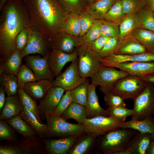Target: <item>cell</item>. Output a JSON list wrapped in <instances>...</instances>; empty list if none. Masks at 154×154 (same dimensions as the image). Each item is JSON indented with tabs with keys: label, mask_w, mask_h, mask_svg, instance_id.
I'll list each match as a JSON object with an SVG mask.
<instances>
[{
	"label": "cell",
	"mask_w": 154,
	"mask_h": 154,
	"mask_svg": "<svg viewBox=\"0 0 154 154\" xmlns=\"http://www.w3.org/2000/svg\"><path fill=\"white\" fill-rule=\"evenodd\" d=\"M0 62L17 49L16 40L23 29L30 27L24 0H7L0 9Z\"/></svg>",
	"instance_id": "cell-1"
},
{
	"label": "cell",
	"mask_w": 154,
	"mask_h": 154,
	"mask_svg": "<svg viewBox=\"0 0 154 154\" xmlns=\"http://www.w3.org/2000/svg\"><path fill=\"white\" fill-rule=\"evenodd\" d=\"M30 27L48 38L59 32L70 12L57 0H24Z\"/></svg>",
	"instance_id": "cell-2"
},
{
	"label": "cell",
	"mask_w": 154,
	"mask_h": 154,
	"mask_svg": "<svg viewBox=\"0 0 154 154\" xmlns=\"http://www.w3.org/2000/svg\"><path fill=\"white\" fill-rule=\"evenodd\" d=\"M137 131L129 128L118 127L97 136L94 154H115L126 149Z\"/></svg>",
	"instance_id": "cell-3"
},
{
	"label": "cell",
	"mask_w": 154,
	"mask_h": 154,
	"mask_svg": "<svg viewBox=\"0 0 154 154\" xmlns=\"http://www.w3.org/2000/svg\"><path fill=\"white\" fill-rule=\"evenodd\" d=\"M0 145V154H45L42 139L38 135L25 138L16 142L8 141Z\"/></svg>",
	"instance_id": "cell-4"
},
{
	"label": "cell",
	"mask_w": 154,
	"mask_h": 154,
	"mask_svg": "<svg viewBox=\"0 0 154 154\" xmlns=\"http://www.w3.org/2000/svg\"><path fill=\"white\" fill-rule=\"evenodd\" d=\"M147 82L142 77L128 74L117 80L110 91L124 100L130 99L133 101Z\"/></svg>",
	"instance_id": "cell-5"
},
{
	"label": "cell",
	"mask_w": 154,
	"mask_h": 154,
	"mask_svg": "<svg viewBox=\"0 0 154 154\" xmlns=\"http://www.w3.org/2000/svg\"><path fill=\"white\" fill-rule=\"evenodd\" d=\"M134 113L131 119L142 120L154 116V83L147 82L133 101Z\"/></svg>",
	"instance_id": "cell-6"
},
{
	"label": "cell",
	"mask_w": 154,
	"mask_h": 154,
	"mask_svg": "<svg viewBox=\"0 0 154 154\" xmlns=\"http://www.w3.org/2000/svg\"><path fill=\"white\" fill-rule=\"evenodd\" d=\"M76 50L80 76L84 79L91 77L101 66L102 58L86 45H81Z\"/></svg>",
	"instance_id": "cell-7"
},
{
	"label": "cell",
	"mask_w": 154,
	"mask_h": 154,
	"mask_svg": "<svg viewBox=\"0 0 154 154\" xmlns=\"http://www.w3.org/2000/svg\"><path fill=\"white\" fill-rule=\"evenodd\" d=\"M46 119L48 128L46 138L79 136L84 132L81 124L68 122L61 116L50 115L46 117Z\"/></svg>",
	"instance_id": "cell-8"
},
{
	"label": "cell",
	"mask_w": 154,
	"mask_h": 154,
	"mask_svg": "<svg viewBox=\"0 0 154 154\" xmlns=\"http://www.w3.org/2000/svg\"><path fill=\"white\" fill-rule=\"evenodd\" d=\"M28 37L25 47L21 52L23 58L30 54H38L48 57L52 50L48 38L39 32L30 27L28 29Z\"/></svg>",
	"instance_id": "cell-9"
},
{
	"label": "cell",
	"mask_w": 154,
	"mask_h": 154,
	"mask_svg": "<svg viewBox=\"0 0 154 154\" xmlns=\"http://www.w3.org/2000/svg\"><path fill=\"white\" fill-rule=\"evenodd\" d=\"M128 74L115 68L102 65L91 77V83L96 86H100V90L102 93L110 91L115 83Z\"/></svg>",
	"instance_id": "cell-10"
},
{
	"label": "cell",
	"mask_w": 154,
	"mask_h": 154,
	"mask_svg": "<svg viewBox=\"0 0 154 154\" xmlns=\"http://www.w3.org/2000/svg\"><path fill=\"white\" fill-rule=\"evenodd\" d=\"M77 58L71 62L69 66L61 72L53 81V86L62 87L65 91L74 89L84 82L86 79L82 78L79 73Z\"/></svg>",
	"instance_id": "cell-11"
},
{
	"label": "cell",
	"mask_w": 154,
	"mask_h": 154,
	"mask_svg": "<svg viewBox=\"0 0 154 154\" xmlns=\"http://www.w3.org/2000/svg\"><path fill=\"white\" fill-rule=\"evenodd\" d=\"M119 123L111 117L100 116L87 118L81 124L84 132L98 136L119 127Z\"/></svg>",
	"instance_id": "cell-12"
},
{
	"label": "cell",
	"mask_w": 154,
	"mask_h": 154,
	"mask_svg": "<svg viewBox=\"0 0 154 154\" xmlns=\"http://www.w3.org/2000/svg\"><path fill=\"white\" fill-rule=\"evenodd\" d=\"M48 57L28 55L24 57L25 64L33 71L37 80H47L53 81L55 76L49 65Z\"/></svg>",
	"instance_id": "cell-13"
},
{
	"label": "cell",
	"mask_w": 154,
	"mask_h": 154,
	"mask_svg": "<svg viewBox=\"0 0 154 154\" xmlns=\"http://www.w3.org/2000/svg\"><path fill=\"white\" fill-rule=\"evenodd\" d=\"M65 90L62 87L52 86L48 91L38 105V112L41 120L52 114L57 107Z\"/></svg>",
	"instance_id": "cell-14"
},
{
	"label": "cell",
	"mask_w": 154,
	"mask_h": 154,
	"mask_svg": "<svg viewBox=\"0 0 154 154\" xmlns=\"http://www.w3.org/2000/svg\"><path fill=\"white\" fill-rule=\"evenodd\" d=\"M48 40L52 49L58 50L67 53L74 52L82 45L80 37L60 32L48 38Z\"/></svg>",
	"instance_id": "cell-15"
},
{
	"label": "cell",
	"mask_w": 154,
	"mask_h": 154,
	"mask_svg": "<svg viewBox=\"0 0 154 154\" xmlns=\"http://www.w3.org/2000/svg\"><path fill=\"white\" fill-rule=\"evenodd\" d=\"M154 61V53L149 52L135 55H118L114 54L101 58V64L115 68L119 64L130 62Z\"/></svg>",
	"instance_id": "cell-16"
},
{
	"label": "cell",
	"mask_w": 154,
	"mask_h": 154,
	"mask_svg": "<svg viewBox=\"0 0 154 154\" xmlns=\"http://www.w3.org/2000/svg\"><path fill=\"white\" fill-rule=\"evenodd\" d=\"M115 68L128 74L142 78L154 75V61L123 63L117 65Z\"/></svg>",
	"instance_id": "cell-17"
},
{
	"label": "cell",
	"mask_w": 154,
	"mask_h": 154,
	"mask_svg": "<svg viewBox=\"0 0 154 154\" xmlns=\"http://www.w3.org/2000/svg\"><path fill=\"white\" fill-rule=\"evenodd\" d=\"M77 58L76 50L71 53H67L56 49L51 50L48 57L50 68L55 77L61 73L65 65L72 62Z\"/></svg>",
	"instance_id": "cell-18"
},
{
	"label": "cell",
	"mask_w": 154,
	"mask_h": 154,
	"mask_svg": "<svg viewBox=\"0 0 154 154\" xmlns=\"http://www.w3.org/2000/svg\"><path fill=\"white\" fill-rule=\"evenodd\" d=\"M79 136H69L57 139H43L46 153L67 154Z\"/></svg>",
	"instance_id": "cell-19"
},
{
	"label": "cell",
	"mask_w": 154,
	"mask_h": 154,
	"mask_svg": "<svg viewBox=\"0 0 154 154\" xmlns=\"http://www.w3.org/2000/svg\"><path fill=\"white\" fill-rule=\"evenodd\" d=\"M97 137L93 133H84L79 136L67 154L94 153Z\"/></svg>",
	"instance_id": "cell-20"
},
{
	"label": "cell",
	"mask_w": 154,
	"mask_h": 154,
	"mask_svg": "<svg viewBox=\"0 0 154 154\" xmlns=\"http://www.w3.org/2000/svg\"><path fill=\"white\" fill-rule=\"evenodd\" d=\"M147 52L146 48L136 38L130 35L118 40L114 54L135 55Z\"/></svg>",
	"instance_id": "cell-21"
},
{
	"label": "cell",
	"mask_w": 154,
	"mask_h": 154,
	"mask_svg": "<svg viewBox=\"0 0 154 154\" xmlns=\"http://www.w3.org/2000/svg\"><path fill=\"white\" fill-rule=\"evenodd\" d=\"M96 87L92 83L88 86L87 103L85 106L87 118L100 116H107L106 110L102 108L99 104L96 91Z\"/></svg>",
	"instance_id": "cell-22"
},
{
	"label": "cell",
	"mask_w": 154,
	"mask_h": 154,
	"mask_svg": "<svg viewBox=\"0 0 154 154\" xmlns=\"http://www.w3.org/2000/svg\"><path fill=\"white\" fill-rule=\"evenodd\" d=\"M52 86L53 81L42 80L28 83L23 89L36 101L40 102Z\"/></svg>",
	"instance_id": "cell-23"
},
{
	"label": "cell",
	"mask_w": 154,
	"mask_h": 154,
	"mask_svg": "<svg viewBox=\"0 0 154 154\" xmlns=\"http://www.w3.org/2000/svg\"><path fill=\"white\" fill-rule=\"evenodd\" d=\"M151 140V134L137 131L129 141L126 149L131 154H145Z\"/></svg>",
	"instance_id": "cell-24"
},
{
	"label": "cell",
	"mask_w": 154,
	"mask_h": 154,
	"mask_svg": "<svg viewBox=\"0 0 154 154\" xmlns=\"http://www.w3.org/2000/svg\"><path fill=\"white\" fill-rule=\"evenodd\" d=\"M24 107L17 94L7 96L5 105L0 112V120H5L13 116L19 115Z\"/></svg>",
	"instance_id": "cell-25"
},
{
	"label": "cell",
	"mask_w": 154,
	"mask_h": 154,
	"mask_svg": "<svg viewBox=\"0 0 154 154\" xmlns=\"http://www.w3.org/2000/svg\"><path fill=\"white\" fill-rule=\"evenodd\" d=\"M118 0L95 1L87 5L85 11L95 20H102L112 6Z\"/></svg>",
	"instance_id": "cell-26"
},
{
	"label": "cell",
	"mask_w": 154,
	"mask_h": 154,
	"mask_svg": "<svg viewBox=\"0 0 154 154\" xmlns=\"http://www.w3.org/2000/svg\"><path fill=\"white\" fill-rule=\"evenodd\" d=\"M21 52L17 49L4 61L0 62V75L12 74L17 76L22 64Z\"/></svg>",
	"instance_id": "cell-27"
},
{
	"label": "cell",
	"mask_w": 154,
	"mask_h": 154,
	"mask_svg": "<svg viewBox=\"0 0 154 154\" xmlns=\"http://www.w3.org/2000/svg\"><path fill=\"white\" fill-rule=\"evenodd\" d=\"M119 127L129 128L142 133L151 134L154 132V121L153 117L140 120L131 119L127 121L120 122Z\"/></svg>",
	"instance_id": "cell-28"
},
{
	"label": "cell",
	"mask_w": 154,
	"mask_h": 154,
	"mask_svg": "<svg viewBox=\"0 0 154 154\" xmlns=\"http://www.w3.org/2000/svg\"><path fill=\"white\" fill-rule=\"evenodd\" d=\"M19 115L34 130L38 136L42 139L46 137L48 131L46 123H41L32 113L24 108Z\"/></svg>",
	"instance_id": "cell-29"
},
{
	"label": "cell",
	"mask_w": 154,
	"mask_h": 154,
	"mask_svg": "<svg viewBox=\"0 0 154 154\" xmlns=\"http://www.w3.org/2000/svg\"><path fill=\"white\" fill-rule=\"evenodd\" d=\"M4 120L16 132L24 137L30 138L37 135L34 130L19 115L13 116Z\"/></svg>",
	"instance_id": "cell-30"
},
{
	"label": "cell",
	"mask_w": 154,
	"mask_h": 154,
	"mask_svg": "<svg viewBox=\"0 0 154 154\" xmlns=\"http://www.w3.org/2000/svg\"><path fill=\"white\" fill-rule=\"evenodd\" d=\"M119 25V40L130 35L135 30L140 28L137 13L125 15Z\"/></svg>",
	"instance_id": "cell-31"
},
{
	"label": "cell",
	"mask_w": 154,
	"mask_h": 154,
	"mask_svg": "<svg viewBox=\"0 0 154 154\" xmlns=\"http://www.w3.org/2000/svg\"><path fill=\"white\" fill-rule=\"evenodd\" d=\"M66 120L75 119L78 123L82 124L87 118L85 106L72 102L60 116Z\"/></svg>",
	"instance_id": "cell-32"
},
{
	"label": "cell",
	"mask_w": 154,
	"mask_h": 154,
	"mask_svg": "<svg viewBox=\"0 0 154 154\" xmlns=\"http://www.w3.org/2000/svg\"><path fill=\"white\" fill-rule=\"evenodd\" d=\"M130 35L136 38L148 52L154 53V32L139 28L133 31Z\"/></svg>",
	"instance_id": "cell-33"
},
{
	"label": "cell",
	"mask_w": 154,
	"mask_h": 154,
	"mask_svg": "<svg viewBox=\"0 0 154 154\" xmlns=\"http://www.w3.org/2000/svg\"><path fill=\"white\" fill-rule=\"evenodd\" d=\"M59 32L75 36H79L80 28L79 15L76 12H70Z\"/></svg>",
	"instance_id": "cell-34"
},
{
	"label": "cell",
	"mask_w": 154,
	"mask_h": 154,
	"mask_svg": "<svg viewBox=\"0 0 154 154\" xmlns=\"http://www.w3.org/2000/svg\"><path fill=\"white\" fill-rule=\"evenodd\" d=\"M17 94L24 108L32 113L41 123H44L40 117L36 101L23 89H18Z\"/></svg>",
	"instance_id": "cell-35"
},
{
	"label": "cell",
	"mask_w": 154,
	"mask_h": 154,
	"mask_svg": "<svg viewBox=\"0 0 154 154\" xmlns=\"http://www.w3.org/2000/svg\"><path fill=\"white\" fill-rule=\"evenodd\" d=\"M153 13L154 12L147 5L137 13L140 28L154 32Z\"/></svg>",
	"instance_id": "cell-36"
},
{
	"label": "cell",
	"mask_w": 154,
	"mask_h": 154,
	"mask_svg": "<svg viewBox=\"0 0 154 154\" xmlns=\"http://www.w3.org/2000/svg\"><path fill=\"white\" fill-rule=\"evenodd\" d=\"M0 85L3 86L7 96L17 94L18 90L17 76L8 74L0 75Z\"/></svg>",
	"instance_id": "cell-37"
},
{
	"label": "cell",
	"mask_w": 154,
	"mask_h": 154,
	"mask_svg": "<svg viewBox=\"0 0 154 154\" xmlns=\"http://www.w3.org/2000/svg\"><path fill=\"white\" fill-rule=\"evenodd\" d=\"M89 84V81L86 79L84 82L70 91V95L73 102L84 106H86Z\"/></svg>",
	"instance_id": "cell-38"
},
{
	"label": "cell",
	"mask_w": 154,
	"mask_h": 154,
	"mask_svg": "<svg viewBox=\"0 0 154 154\" xmlns=\"http://www.w3.org/2000/svg\"><path fill=\"white\" fill-rule=\"evenodd\" d=\"M17 76L18 89H23L26 84L37 81L32 70L25 64L21 65Z\"/></svg>",
	"instance_id": "cell-39"
},
{
	"label": "cell",
	"mask_w": 154,
	"mask_h": 154,
	"mask_svg": "<svg viewBox=\"0 0 154 154\" xmlns=\"http://www.w3.org/2000/svg\"><path fill=\"white\" fill-rule=\"evenodd\" d=\"M125 15L122 9L121 0H118L111 7L104 19L119 24Z\"/></svg>",
	"instance_id": "cell-40"
},
{
	"label": "cell",
	"mask_w": 154,
	"mask_h": 154,
	"mask_svg": "<svg viewBox=\"0 0 154 154\" xmlns=\"http://www.w3.org/2000/svg\"><path fill=\"white\" fill-rule=\"evenodd\" d=\"M106 110L107 116L111 117L119 122L125 121L127 117L132 116L134 113L133 109H128L126 107H109Z\"/></svg>",
	"instance_id": "cell-41"
},
{
	"label": "cell",
	"mask_w": 154,
	"mask_h": 154,
	"mask_svg": "<svg viewBox=\"0 0 154 154\" xmlns=\"http://www.w3.org/2000/svg\"><path fill=\"white\" fill-rule=\"evenodd\" d=\"M62 7L70 12L79 15L85 11L87 6L84 0H57Z\"/></svg>",
	"instance_id": "cell-42"
},
{
	"label": "cell",
	"mask_w": 154,
	"mask_h": 154,
	"mask_svg": "<svg viewBox=\"0 0 154 154\" xmlns=\"http://www.w3.org/2000/svg\"><path fill=\"white\" fill-rule=\"evenodd\" d=\"M102 20H96L88 31L80 37L82 45L88 46L89 43L101 36Z\"/></svg>",
	"instance_id": "cell-43"
},
{
	"label": "cell",
	"mask_w": 154,
	"mask_h": 154,
	"mask_svg": "<svg viewBox=\"0 0 154 154\" xmlns=\"http://www.w3.org/2000/svg\"><path fill=\"white\" fill-rule=\"evenodd\" d=\"M122 9L125 15L137 13L147 5L146 0H121Z\"/></svg>",
	"instance_id": "cell-44"
},
{
	"label": "cell",
	"mask_w": 154,
	"mask_h": 154,
	"mask_svg": "<svg viewBox=\"0 0 154 154\" xmlns=\"http://www.w3.org/2000/svg\"><path fill=\"white\" fill-rule=\"evenodd\" d=\"M16 131L5 120L0 121V140L16 142L19 139Z\"/></svg>",
	"instance_id": "cell-45"
},
{
	"label": "cell",
	"mask_w": 154,
	"mask_h": 154,
	"mask_svg": "<svg viewBox=\"0 0 154 154\" xmlns=\"http://www.w3.org/2000/svg\"><path fill=\"white\" fill-rule=\"evenodd\" d=\"M101 36L119 39V24L102 19Z\"/></svg>",
	"instance_id": "cell-46"
},
{
	"label": "cell",
	"mask_w": 154,
	"mask_h": 154,
	"mask_svg": "<svg viewBox=\"0 0 154 154\" xmlns=\"http://www.w3.org/2000/svg\"><path fill=\"white\" fill-rule=\"evenodd\" d=\"M96 20L85 11L79 15L80 28L79 37L83 36L93 26Z\"/></svg>",
	"instance_id": "cell-47"
},
{
	"label": "cell",
	"mask_w": 154,
	"mask_h": 154,
	"mask_svg": "<svg viewBox=\"0 0 154 154\" xmlns=\"http://www.w3.org/2000/svg\"><path fill=\"white\" fill-rule=\"evenodd\" d=\"M104 100L107 106L113 107H126V104L120 96L115 95L110 91L103 93Z\"/></svg>",
	"instance_id": "cell-48"
},
{
	"label": "cell",
	"mask_w": 154,
	"mask_h": 154,
	"mask_svg": "<svg viewBox=\"0 0 154 154\" xmlns=\"http://www.w3.org/2000/svg\"><path fill=\"white\" fill-rule=\"evenodd\" d=\"M72 102L70 95V91H66L56 109L51 115L55 116H60Z\"/></svg>",
	"instance_id": "cell-49"
},
{
	"label": "cell",
	"mask_w": 154,
	"mask_h": 154,
	"mask_svg": "<svg viewBox=\"0 0 154 154\" xmlns=\"http://www.w3.org/2000/svg\"><path fill=\"white\" fill-rule=\"evenodd\" d=\"M119 39L110 38L106 42L98 54L102 58H104L114 54Z\"/></svg>",
	"instance_id": "cell-50"
},
{
	"label": "cell",
	"mask_w": 154,
	"mask_h": 154,
	"mask_svg": "<svg viewBox=\"0 0 154 154\" xmlns=\"http://www.w3.org/2000/svg\"><path fill=\"white\" fill-rule=\"evenodd\" d=\"M29 28H25L22 30L16 37V42L17 48L20 52L25 47L27 42Z\"/></svg>",
	"instance_id": "cell-51"
},
{
	"label": "cell",
	"mask_w": 154,
	"mask_h": 154,
	"mask_svg": "<svg viewBox=\"0 0 154 154\" xmlns=\"http://www.w3.org/2000/svg\"><path fill=\"white\" fill-rule=\"evenodd\" d=\"M110 38L100 36L89 43L87 46L94 52L98 54Z\"/></svg>",
	"instance_id": "cell-52"
},
{
	"label": "cell",
	"mask_w": 154,
	"mask_h": 154,
	"mask_svg": "<svg viewBox=\"0 0 154 154\" xmlns=\"http://www.w3.org/2000/svg\"><path fill=\"white\" fill-rule=\"evenodd\" d=\"M6 93L3 87L0 85V112L3 107L5 104Z\"/></svg>",
	"instance_id": "cell-53"
},
{
	"label": "cell",
	"mask_w": 154,
	"mask_h": 154,
	"mask_svg": "<svg viewBox=\"0 0 154 154\" xmlns=\"http://www.w3.org/2000/svg\"><path fill=\"white\" fill-rule=\"evenodd\" d=\"M145 154H154V141L152 140L150 141Z\"/></svg>",
	"instance_id": "cell-54"
},
{
	"label": "cell",
	"mask_w": 154,
	"mask_h": 154,
	"mask_svg": "<svg viewBox=\"0 0 154 154\" xmlns=\"http://www.w3.org/2000/svg\"><path fill=\"white\" fill-rule=\"evenodd\" d=\"M142 78L146 82L154 83V75L147 76Z\"/></svg>",
	"instance_id": "cell-55"
},
{
	"label": "cell",
	"mask_w": 154,
	"mask_h": 154,
	"mask_svg": "<svg viewBox=\"0 0 154 154\" xmlns=\"http://www.w3.org/2000/svg\"><path fill=\"white\" fill-rule=\"evenodd\" d=\"M147 5L154 12V0H146Z\"/></svg>",
	"instance_id": "cell-56"
},
{
	"label": "cell",
	"mask_w": 154,
	"mask_h": 154,
	"mask_svg": "<svg viewBox=\"0 0 154 154\" xmlns=\"http://www.w3.org/2000/svg\"><path fill=\"white\" fill-rule=\"evenodd\" d=\"M115 154H131V153L129 151L125 149L118 151Z\"/></svg>",
	"instance_id": "cell-57"
},
{
	"label": "cell",
	"mask_w": 154,
	"mask_h": 154,
	"mask_svg": "<svg viewBox=\"0 0 154 154\" xmlns=\"http://www.w3.org/2000/svg\"><path fill=\"white\" fill-rule=\"evenodd\" d=\"M96 0H84L87 5L91 4Z\"/></svg>",
	"instance_id": "cell-58"
},
{
	"label": "cell",
	"mask_w": 154,
	"mask_h": 154,
	"mask_svg": "<svg viewBox=\"0 0 154 154\" xmlns=\"http://www.w3.org/2000/svg\"><path fill=\"white\" fill-rule=\"evenodd\" d=\"M7 0H1L0 2V9L2 8L4 5Z\"/></svg>",
	"instance_id": "cell-59"
},
{
	"label": "cell",
	"mask_w": 154,
	"mask_h": 154,
	"mask_svg": "<svg viewBox=\"0 0 154 154\" xmlns=\"http://www.w3.org/2000/svg\"><path fill=\"white\" fill-rule=\"evenodd\" d=\"M151 137L152 140L154 141V132L151 134Z\"/></svg>",
	"instance_id": "cell-60"
},
{
	"label": "cell",
	"mask_w": 154,
	"mask_h": 154,
	"mask_svg": "<svg viewBox=\"0 0 154 154\" xmlns=\"http://www.w3.org/2000/svg\"><path fill=\"white\" fill-rule=\"evenodd\" d=\"M153 117V120L154 121V116Z\"/></svg>",
	"instance_id": "cell-61"
},
{
	"label": "cell",
	"mask_w": 154,
	"mask_h": 154,
	"mask_svg": "<svg viewBox=\"0 0 154 154\" xmlns=\"http://www.w3.org/2000/svg\"><path fill=\"white\" fill-rule=\"evenodd\" d=\"M98 0H96L95 1H98Z\"/></svg>",
	"instance_id": "cell-62"
},
{
	"label": "cell",
	"mask_w": 154,
	"mask_h": 154,
	"mask_svg": "<svg viewBox=\"0 0 154 154\" xmlns=\"http://www.w3.org/2000/svg\"><path fill=\"white\" fill-rule=\"evenodd\" d=\"M153 14H154V13H153Z\"/></svg>",
	"instance_id": "cell-63"
}]
</instances>
